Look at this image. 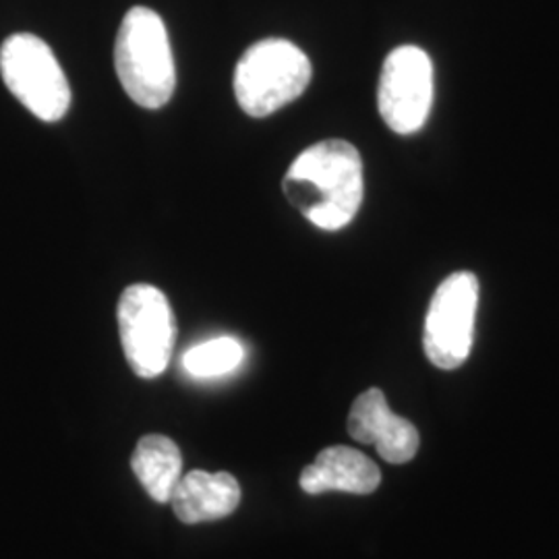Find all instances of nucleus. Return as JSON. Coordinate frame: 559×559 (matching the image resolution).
Here are the masks:
<instances>
[{"instance_id":"obj_3","label":"nucleus","mask_w":559,"mask_h":559,"mask_svg":"<svg viewBox=\"0 0 559 559\" xmlns=\"http://www.w3.org/2000/svg\"><path fill=\"white\" fill-rule=\"evenodd\" d=\"M311 60L293 41L267 38L240 57L235 71V96L240 108L265 119L297 100L311 83Z\"/></svg>"},{"instance_id":"obj_8","label":"nucleus","mask_w":559,"mask_h":559,"mask_svg":"<svg viewBox=\"0 0 559 559\" xmlns=\"http://www.w3.org/2000/svg\"><path fill=\"white\" fill-rule=\"evenodd\" d=\"M348 433L353 440L376 445L385 462L404 464L419 452V431L411 420L392 413L380 388H371L355 400L348 415Z\"/></svg>"},{"instance_id":"obj_7","label":"nucleus","mask_w":559,"mask_h":559,"mask_svg":"<svg viewBox=\"0 0 559 559\" xmlns=\"http://www.w3.org/2000/svg\"><path fill=\"white\" fill-rule=\"evenodd\" d=\"M433 104V64L417 46H400L381 69L378 106L383 122L399 135L417 133Z\"/></svg>"},{"instance_id":"obj_5","label":"nucleus","mask_w":559,"mask_h":559,"mask_svg":"<svg viewBox=\"0 0 559 559\" xmlns=\"http://www.w3.org/2000/svg\"><path fill=\"white\" fill-rule=\"evenodd\" d=\"M0 75L38 119L57 122L71 106V85L52 48L34 34H13L0 46Z\"/></svg>"},{"instance_id":"obj_11","label":"nucleus","mask_w":559,"mask_h":559,"mask_svg":"<svg viewBox=\"0 0 559 559\" xmlns=\"http://www.w3.org/2000/svg\"><path fill=\"white\" fill-rule=\"evenodd\" d=\"M131 468L152 500L168 503L182 477L179 445L166 436H145L138 441Z\"/></svg>"},{"instance_id":"obj_2","label":"nucleus","mask_w":559,"mask_h":559,"mask_svg":"<svg viewBox=\"0 0 559 559\" xmlns=\"http://www.w3.org/2000/svg\"><path fill=\"white\" fill-rule=\"evenodd\" d=\"M115 67L122 90L141 108L166 106L177 87L175 57L160 15L133 7L120 23L115 44Z\"/></svg>"},{"instance_id":"obj_9","label":"nucleus","mask_w":559,"mask_h":559,"mask_svg":"<svg viewBox=\"0 0 559 559\" xmlns=\"http://www.w3.org/2000/svg\"><path fill=\"white\" fill-rule=\"evenodd\" d=\"M300 489L309 496L342 491L355 496L373 493L381 483V473L373 460L348 445H332L318 454L313 464L300 473Z\"/></svg>"},{"instance_id":"obj_4","label":"nucleus","mask_w":559,"mask_h":559,"mask_svg":"<svg viewBox=\"0 0 559 559\" xmlns=\"http://www.w3.org/2000/svg\"><path fill=\"white\" fill-rule=\"evenodd\" d=\"M117 318L122 353L133 373L143 380L160 378L177 340V321L166 295L156 286L133 284L120 295Z\"/></svg>"},{"instance_id":"obj_12","label":"nucleus","mask_w":559,"mask_h":559,"mask_svg":"<svg viewBox=\"0 0 559 559\" xmlns=\"http://www.w3.org/2000/svg\"><path fill=\"white\" fill-rule=\"evenodd\" d=\"M245 359V348L230 336L207 340L189 348L182 357V367L191 378L214 380L237 371Z\"/></svg>"},{"instance_id":"obj_10","label":"nucleus","mask_w":559,"mask_h":559,"mask_svg":"<svg viewBox=\"0 0 559 559\" xmlns=\"http://www.w3.org/2000/svg\"><path fill=\"white\" fill-rule=\"evenodd\" d=\"M170 501L177 519L185 524L226 519L239 508V480L230 473L191 471L180 477Z\"/></svg>"},{"instance_id":"obj_6","label":"nucleus","mask_w":559,"mask_h":559,"mask_svg":"<svg viewBox=\"0 0 559 559\" xmlns=\"http://www.w3.org/2000/svg\"><path fill=\"white\" fill-rule=\"evenodd\" d=\"M479 280L456 272L441 282L425 318L423 348L436 367L452 371L468 359L475 338Z\"/></svg>"},{"instance_id":"obj_1","label":"nucleus","mask_w":559,"mask_h":559,"mask_svg":"<svg viewBox=\"0 0 559 559\" xmlns=\"http://www.w3.org/2000/svg\"><path fill=\"white\" fill-rule=\"evenodd\" d=\"M282 189L300 214L321 230L336 233L359 214L362 160L344 140H325L300 152L286 170Z\"/></svg>"}]
</instances>
